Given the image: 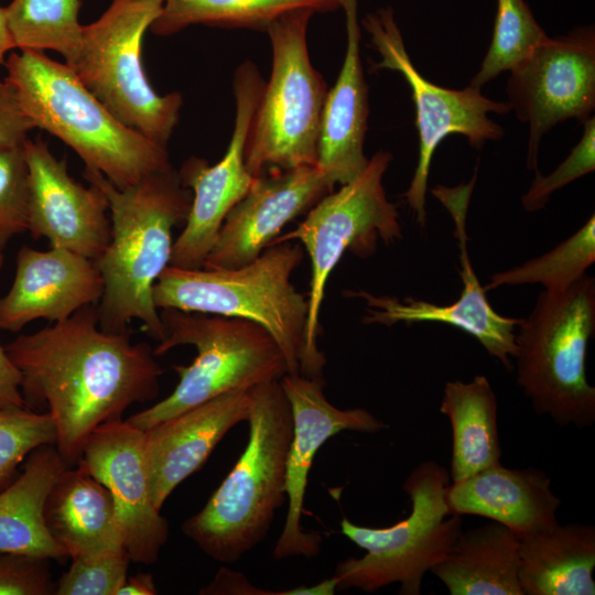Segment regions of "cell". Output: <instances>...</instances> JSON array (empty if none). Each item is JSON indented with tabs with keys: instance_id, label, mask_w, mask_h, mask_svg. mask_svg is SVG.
I'll list each match as a JSON object with an SVG mask.
<instances>
[{
	"instance_id": "1",
	"label": "cell",
	"mask_w": 595,
	"mask_h": 595,
	"mask_svg": "<svg viewBox=\"0 0 595 595\" xmlns=\"http://www.w3.org/2000/svg\"><path fill=\"white\" fill-rule=\"evenodd\" d=\"M4 349L21 375L25 405H46L56 430L54 445L68 466L78 463L95 429L159 392L162 369L151 346L132 343L128 329H101L96 304L19 335Z\"/></svg>"
},
{
	"instance_id": "2",
	"label": "cell",
	"mask_w": 595,
	"mask_h": 595,
	"mask_svg": "<svg viewBox=\"0 0 595 595\" xmlns=\"http://www.w3.org/2000/svg\"><path fill=\"white\" fill-rule=\"evenodd\" d=\"M84 177L105 194L111 223L110 241L94 260L104 281L96 306L98 325L107 332H123L132 320H139L159 343L165 331L153 288L170 264L172 231L185 223L192 195L173 167L153 172L125 188L88 167Z\"/></svg>"
},
{
	"instance_id": "3",
	"label": "cell",
	"mask_w": 595,
	"mask_h": 595,
	"mask_svg": "<svg viewBox=\"0 0 595 595\" xmlns=\"http://www.w3.org/2000/svg\"><path fill=\"white\" fill-rule=\"evenodd\" d=\"M249 439L206 505L182 524L205 554L234 563L267 536L285 498L292 412L280 380L250 389Z\"/></svg>"
},
{
	"instance_id": "4",
	"label": "cell",
	"mask_w": 595,
	"mask_h": 595,
	"mask_svg": "<svg viewBox=\"0 0 595 595\" xmlns=\"http://www.w3.org/2000/svg\"><path fill=\"white\" fill-rule=\"evenodd\" d=\"M7 78L35 128L71 147L85 167L101 173L118 188L172 169L169 152L121 122L82 83L66 63L43 52H13L6 60Z\"/></svg>"
},
{
	"instance_id": "5",
	"label": "cell",
	"mask_w": 595,
	"mask_h": 595,
	"mask_svg": "<svg viewBox=\"0 0 595 595\" xmlns=\"http://www.w3.org/2000/svg\"><path fill=\"white\" fill-rule=\"evenodd\" d=\"M304 258L296 241L266 248L230 269L167 266L153 288L158 309L242 318L262 326L282 350L289 375H300L305 355L307 298L291 279Z\"/></svg>"
},
{
	"instance_id": "6",
	"label": "cell",
	"mask_w": 595,
	"mask_h": 595,
	"mask_svg": "<svg viewBox=\"0 0 595 595\" xmlns=\"http://www.w3.org/2000/svg\"><path fill=\"white\" fill-rule=\"evenodd\" d=\"M595 333V280L542 290L516 329L517 383L539 415L560 426L595 422V388L586 378V351Z\"/></svg>"
},
{
	"instance_id": "7",
	"label": "cell",
	"mask_w": 595,
	"mask_h": 595,
	"mask_svg": "<svg viewBox=\"0 0 595 595\" xmlns=\"http://www.w3.org/2000/svg\"><path fill=\"white\" fill-rule=\"evenodd\" d=\"M160 316L165 336L154 355L192 345L197 356L188 366L173 367L178 382L166 398L127 419L143 431L219 394L288 374L277 342L253 322L171 307L161 309Z\"/></svg>"
},
{
	"instance_id": "8",
	"label": "cell",
	"mask_w": 595,
	"mask_h": 595,
	"mask_svg": "<svg viewBox=\"0 0 595 595\" xmlns=\"http://www.w3.org/2000/svg\"><path fill=\"white\" fill-rule=\"evenodd\" d=\"M391 161L390 152H376L354 180L323 196L296 228L270 244L296 241L311 260L302 376L323 380L326 361L317 346L320 312L328 278L344 253L367 258L376 252L380 241L388 246L403 238L398 208L388 199L382 185Z\"/></svg>"
},
{
	"instance_id": "9",
	"label": "cell",
	"mask_w": 595,
	"mask_h": 595,
	"mask_svg": "<svg viewBox=\"0 0 595 595\" xmlns=\"http://www.w3.org/2000/svg\"><path fill=\"white\" fill-rule=\"evenodd\" d=\"M450 479L444 466L423 462L402 485L411 500L407 518L371 528L344 517L342 533L366 553L337 564L333 575L337 591L354 587L372 593L400 583V594L419 595L425 573L447 555L462 532V516L452 515L446 501Z\"/></svg>"
},
{
	"instance_id": "10",
	"label": "cell",
	"mask_w": 595,
	"mask_h": 595,
	"mask_svg": "<svg viewBox=\"0 0 595 595\" xmlns=\"http://www.w3.org/2000/svg\"><path fill=\"white\" fill-rule=\"evenodd\" d=\"M315 12H288L266 29L272 66L251 120L245 161L252 176L316 165L327 85L310 58L307 26Z\"/></svg>"
},
{
	"instance_id": "11",
	"label": "cell",
	"mask_w": 595,
	"mask_h": 595,
	"mask_svg": "<svg viewBox=\"0 0 595 595\" xmlns=\"http://www.w3.org/2000/svg\"><path fill=\"white\" fill-rule=\"evenodd\" d=\"M161 10L162 0H112L96 21L83 25L69 66L121 122L166 148L183 97L177 91L159 95L141 61L143 36Z\"/></svg>"
},
{
	"instance_id": "12",
	"label": "cell",
	"mask_w": 595,
	"mask_h": 595,
	"mask_svg": "<svg viewBox=\"0 0 595 595\" xmlns=\"http://www.w3.org/2000/svg\"><path fill=\"white\" fill-rule=\"evenodd\" d=\"M361 25L380 56L379 62L372 63V68L400 73L411 89L419 133V158L413 177L402 196L416 221L424 227L429 174L436 148L450 134L464 136L476 149L487 141L501 139L504 129L489 115H504L510 109L508 104L484 96L482 89L470 86L451 89L428 80L413 65L390 7L366 13Z\"/></svg>"
},
{
	"instance_id": "13",
	"label": "cell",
	"mask_w": 595,
	"mask_h": 595,
	"mask_svg": "<svg viewBox=\"0 0 595 595\" xmlns=\"http://www.w3.org/2000/svg\"><path fill=\"white\" fill-rule=\"evenodd\" d=\"M510 110L529 127L526 164L534 173L543 136L570 119L583 123L595 109V30L578 26L547 36L510 71Z\"/></svg>"
},
{
	"instance_id": "14",
	"label": "cell",
	"mask_w": 595,
	"mask_h": 595,
	"mask_svg": "<svg viewBox=\"0 0 595 595\" xmlns=\"http://www.w3.org/2000/svg\"><path fill=\"white\" fill-rule=\"evenodd\" d=\"M264 83L251 61L241 63L234 76L236 115L225 154L213 165L195 156L182 165V184L193 195L184 228L173 242L170 266L202 268L227 214L248 193L255 176L246 166L245 148Z\"/></svg>"
},
{
	"instance_id": "15",
	"label": "cell",
	"mask_w": 595,
	"mask_h": 595,
	"mask_svg": "<svg viewBox=\"0 0 595 595\" xmlns=\"http://www.w3.org/2000/svg\"><path fill=\"white\" fill-rule=\"evenodd\" d=\"M474 173L470 182L454 187L436 185L431 193L447 209L455 225V237L459 248L463 290L459 298L451 304L437 305L424 300L407 296L376 295L365 290L347 291L366 304L363 322L367 325L414 324L433 322L451 325L476 338L485 350L506 369H512L516 355V329L521 318L497 313L486 298L472 267L468 249L466 219L470 196L476 182Z\"/></svg>"
},
{
	"instance_id": "16",
	"label": "cell",
	"mask_w": 595,
	"mask_h": 595,
	"mask_svg": "<svg viewBox=\"0 0 595 595\" xmlns=\"http://www.w3.org/2000/svg\"><path fill=\"white\" fill-rule=\"evenodd\" d=\"M77 464L110 491L122 544L132 562L153 564L169 538V524L152 499L144 431L128 420L99 425Z\"/></svg>"
},
{
	"instance_id": "17",
	"label": "cell",
	"mask_w": 595,
	"mask_h": 595,
	"mask_svg": "<svg viewBox=\"0 0 595 595\" xmlns=\"http://www.w3.org/2000/svg\"><path fill=\"white\" fill-rule=\"evenodd\" d=\"M280 382L291 407L293 428L286 459L289 506L273 558H313L320 552L322 537L317 532H305L301 516L315 454L329 437L343 431L377 433L388 425L365 409L342 410L333 405L323 391V380L286 374Z\"/></svg>"
},
{
	"instance_id": "18",
	"label": "cell",
	"mask_w": 595,
	"mask_h": 595,
	"mask_svg": "<svg viewBox=\"0 0 595 595\" xmlns=\"http://www.w3.org/2000/svg\"><path fill=\"white\" fill-rule=\"evenodd\" d=\"M24 152L30 174L28 231L46 238L51 247L64 248L96 260L111 237L108 202L95 185L85 187L67 171L41 139H28Z\"/></svg>"
},
{
	"instance_id": "19",
	"label": "cell",
	"mask_w": 595,
	"mask_h": 595,
	"mask_svg": "<svg viewBox=\"0 0 595 595\" xmlns=\"http://www.w3.org/2000/svg\"><path fill=\"white\" fill-rule=\"evenodd\" d=\"M334 185L317 165L270 170L255 177L227 214L202 268H237L255 260L296 216Z\"/></svg>"
},
{
	"instance_id": "20",
	"label": "cell",
	"mask_w": 595,
	"mask_h": 595,
	"mask_svg": "<svg viewBox=\"0 0 595 595\" xmlns=\"http://www.w3.org/2000/svg\"><path fill=\"white\" fill-rule=\"evenodd\" d=\"M104 281L94 260L64 248L42 251L22 247L8 293L0 298V329L19 332L44 318L61 322L96 304Z\"/></svg>"
},
{
	"instance_id": "21",
	"label": "cell",
	"mask_w": 595,
	"mask_h": 595,
	"mask_svg": "<svg viewBox=\"0 0 595 595\" xmlns=\"http://www.w3.org/2000/svg\"><path fill=\"white\" fill-rule=\"evenodd\" d=\"M249 407L250 389L229 391L144 430L151 495L159 510L228 431L247 422Z\"/></svg>"
},
{
	"instance_id": "22",
	"label": "cell",
	"mask_w": 595,
	"mask_h": 595,
	"mask_svg": "<svg viewBox=\"0 0 595 595\" xmlns=\"http://www.w3.org/2000/svg\"><path fill=\"white\" fill-rule=\"evenodd\" d=\"M357 0H344L346 15L345 57L323 108L316 165L331 183L343 185L367 165L364 152L368 128V85L360 57Z\"/></svg>"
},
{
	"instance_id": "23",
	"label": "cell",
	"mask_w": 595,
	"mask_h": 595,
	"mask_svg": "<svg viewBox=\"0 0 595 595\" xmlns=\"http://www.w3.org/2000/svg\"><path fill=\"white\" fill-rule=\"evenodd\" d=\"M452 515H474L508 527L517 537L558 522L561 500L549 476L537 468H508L496 463L446 489Z\"/></svg>"
},
{
	"instance_id": "24",
	"label": "cell",
	"mask_w": 595,
	"mask_h": 595,
	"mask_svg": "<svg viewBox=\"0 0 595 595\" xmlns=\"http://www.w3.org/2000/svg\"><path fill=\"white\" fill-rule=\"evenodd\" d=\"M43 517L48 533L71 559L125 549L110 491L80 464L58 475Z\"/></svg>"
},
{
	"instance_id": "25",
	"label": "cell",
	"mask_w": 595,
	"mask_h": 595,
	"mask_svg": "<svg viewBox=\"0 0 595 595\" xmlns=\"http://www.w3.org/2000/svg\"><path fill=\"white\" fill-rule=\"evenodd\" d=\"M523 595H594L595 528L559 522L518 537Z\"/></svg>"
},
{
	"instance_id": "26",
	"label": "cell",
	"mask_w": 595,
	"mask_h": 595,
	"mask_svg": "<svg viewBox=\"0 0 595 595\" xmlns=\"http://www.w3.org/2000/svg\"><path fill=\"white\" fill-rule=\"evenodd\" d=\"M68 465L54 444L33 450L22 472L0 491V551L50 560L68 558L48 533L43 509L46 496Z\"/></svg>"
},
{
	"instance_id": "27",
	"label": "cell",
	"mask_w": 595,
	"mask_h": 595,
	"mask_svg": "<svg viewBox=\"0 0 595 595\" xmlns=\"http://www.w3.org/2000/svg\"><path fill=\"white\" fill-rule=\"evenodd\" d=\"M430 572L451 595H523L518 537L493 520L462 530L447 555Z\"/></svg>"
},
{
	"instance_id": "28",
	"label": "cell",
	"mask_w": 595,
	"mask_h": 595,
	"mask_svg": "<svg viewBox=\"0 0 595 595\" xmlns=\"http://www.w3.org/2000/svg\"><path fill=\"white\" fill-rule=\"evenodd\" d=\"M440 411L452 428V482L500 462L501 447L497 424V399L485 376L470 381H447Z\"/></svg>"
},
{
	"instance_id": "29",
	"label": "cell",
	"mask_w": 595,
	"mask_h": 595,
	"mask_svg": "<svg viewBox=\"0 0 595 595\" xmlns=\"http://www.w3.org/2000/svg\"><path fill=\"white\" fill-rule=\"evenodd\" d=\"M344 0H162V10L150 30L161 36L205 24L266 31L281 15L300 9L326 13Z\"/></svg>"
},
{
	"instance_id": "30",
	"label": "cell",
	"mask_w": 595,
	"mask_h": 595,
	"mask_svg": "<svg viewBox=\"0 0 595 595\" xmlns=\"http://www.w3.org/2000/svg\"><path fill=\"white\" fill-rule=\"evenodd\" d=\"M79 8L80 0H12L4 9L15 47L51 50L72 64L82 42Z\"/></svg>"
},
{
	"instance_id": "31",
	"label": "cell",
	"mask_w": 595,
	"mask_h": 595,
	"mask_svg": "<svg viewBox=\"0 0 595 595\" xmlns=\"http://www.w3.org/2000/svg\"><path fill=\"white\" fill-rule=\"evenodd\" d=\"M595 262V217L550 251L511 269L490 275L484 285L494 290L507 285L541 284L543 290L559 292L570 288Z\"/></svg>"
},
{
	"instance_id": "32",
	"label": "cell",
	"mask_w": 595,
	"mask_h": 595,
	"mask_svg": "<svg viewBox=\"0 0 595 595\" xmlns=\"http://www.w3.org/2000/svg\"><path fill=\"white\" fill-rule=\"evenodd\" d=\"M548 34L524 0H497L488 51L469 86L482 89L502 72H509Z\"/></svg>"
},
{
	"instance_id": "33",
	"label": "cell",
	"mask_w": 595,
	"mask_h": 595,
	"mask_svg": "<svg viewBox=\"0 0 595 595\" xmlns=\"http://www.w3.org/2000/svg\"><path fill=\"white\" fill-rule=\"evenodd\" d=\"M56 430L48 412L28 407L0 411V491L17 475L18 467L39 446L55 444Z\"/></svg>"
},
{
	"instance_id": "34",
	"label": "cell",
	"mask_w": 595,
	"mask_h": 595,
	"mask_svg": "<svg viewBox=\"0 0 595 595\" xmlns=\"http://www.w3.org/2000/svg\"><path fill=\"white\" fill-rule=\"evenodd\" d=\"M55 582V595H117L131 562L126 549L72 558Z\"/></svg>"
},
{
	"instance_id": "35",
	"label": "cell",
	"mask_w": 595,
	"mask_h": 595,
	"mask_svg": "<svg viewBox=\"0 0 595 595\" xmlns=\"http://www.w3.org/2000/svg\"><path fill=\"white\" fill-rule=\"evenodd\" d=\"M30 174L24 145L0 148V250L28 230Z\"/></svg>"
},
{
	"instance_id": "36",
	"label": "cell",
	"mask_w": 595,
	"mask_h": 595,
	"mask_svg": "<svg viewBox=\"0 0 595 595\" xmlns=\"http://www.w3.org/2000/svg\"><path fill=\"white\" fill-rule=\"evenodd\" d=\"M583 134L565 160L548 175L536 173L534 180L521 197L522 207L538 212L545 207L550 197L573 181L595 170V118L583 122Z\"/></svg>"
},
{
	"instance_id": "37",
	"label": "cell",
	"mask_w": 595,
	"mask_h": 595,
	"mask_svg": "<svg viewBox=\"0 0 595 595\" xmlns=\"http://www.w3.org/2000/svg\"><path fill=\"white\" fill-rule=\"evenodd\" d=\"M50 559L0 551V595H51Z\"/></svg>"
},
{
	"instance_id": "38",
	"label": "cell",
	"mask_w": 595,
	"mask_h": 595,
	"mask_svg": "<svg viewBox=\"0 0 595 595\" xmlns=\"http://www.w3.org/2000/svg\"><path fill=\"white\" fill-rule=\"evenodd\" d=\"M35 128L19 101L14 87L0 80V148L22 147Z\"/></svg>"
},
{
	"instance_id": "39",
	"label": "cell",
	"mask_w": 595,
	"mask_h": 595,
	"mask_svg": "<svg viewBox=\"0 0 595 595\" xmlns=\"http://www.w3.org/2000/svg\"><path fill=\"white\" fill-rule=\"evenodd\" d=\"M3 264V252L0 250V269ZM21 393V375L0 344V411L24 408Z\"/></svg>"
},
{
	"instance_id": "40",
	"label": "cell",
	"mask_w": 595,
	"mask_h": 595,
	"mask_svg": "<svg viewBox=\"0 0 595 595\" xmlns=\"http://www.w3.org/2000/svg\"><path fill=\"white\" fill-rule=\"evenodd\" d=\"M156 593L153 576L149 573H138L126 578L117 595H154Z\"/></svg>"
},
{
	"instance_id": "41",
	"label": "cell",
	"mask_w": 595,
	"mask_h": 595,
	"mask_svg": "<svg viewBox=\"0 0 595 595\" xmlns=\"http://www.w3.org/2000/svg\"><path fill=\"white\" fill-rule=\"evenodd\" d=\"M13 48L17 47L8 25L6 9L0 7V67L6 63L7 53Z\"/></svg>"
}]
</instances>
